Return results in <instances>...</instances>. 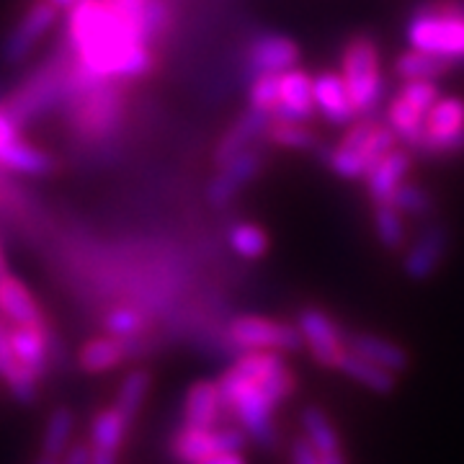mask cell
<instances>
[{"mask_svg": "<svg viewBox=\"0 0 464 464\" xmlns=\"http://www.w3.org/2000/svg\"><path fill=\"white\" fill-rule=\"evenodd\" d=\"M413 150L400 148L398 145L392 152H387L364 181L366 194H369L372 204H387V201L392 199V194L398 191L402 183L408 181V176L413 170Z\"/></svg>", "mask_w": 464, "mask_h": 464, "instance_id": "obj_20", "label": "cell"}, {"mask_svg": "<svg viewBox=\"0 0 464 464\" xmlns=\"http://www.w3.org/2000/svg\"><path fill=\"white\" fill-rule=\"evenodd\" d=\"M63 116L72 140L83 148H101L124 127L127 85L96 78L72 60Z\"/></svg>", "mask_w": 464, "mask_h": 464, "instance_id": "obj_2", "label": "cell"}, {"mask_svg": "<svg viewBox=\"0 0 464 464\" xmlns=\"http://www.w3.org/2000/svg\"><path fill=\"white\" fill-rule=\"evenodd\" d=\"M320 464H346V457H343V451L328 454V457H320Z\"/></svg>", "mask_w": 464, "mask_h": 464, "instance_id": "obj_42", "label": "cell"}, {"mask_svg": "<svg viewBox=\"0 0 464 464\" xmlns=\"http://www.w3.org/2000/svg\"><path fill=\"white\" fill-rule=\"evenodd\" d=\"M227 243L246 261H258L271 248L268 232L264 227H258V225H253V222H235L227 230Z\"/></svg>", "mask_w": 464, "mask_h": 464, "instance_id": "obj_34", "label": "cell"}, {"mask_svg": "<svg viewBox=\"0 0 464 464\" xmlns=\"http://www.w3.org/2000/svg\"><path fill=\"white\" fill-rule=\"evenodd\" d=\"M50 3H54V5H57L60 11H70V8H72V5H75L78 0H50Z\"/></svg>", "mask_w": 464, "mask_h": 464, "instance_id": "obj_44", "label": "cell"}, {"mask_svg": "<svg viewBox=\"0 0 464 464\" xmlns=\"http://www.w3.org/2000/svg\"><path fill=\"white\" fill-rule=\"evenodd\" d=\"M302 431H304V439L315 447L317 457H328V454L343 451L341 436L331 423V418L317 405H310V408L302 411Z\"/></svg>", "mask_w": 464, "mask_h": 464, "instance_id": "obj_30", "label": "cell"}, {"mask_svg": "<svg viewBox=\"0 0 464 464\" xmlns=\"http://www.w3.org/2000/svg\"><path fill=\"white\" fill-rule=\"evenodd\" d=\"M398 145V137L387 127V121L359 119L335 145L325 148L323 160L333 170V176L343 181H366L374 166Z\"/></svg>", "mask_w": 464, "mask_h": 464, "instance_id": "obj_5", "label": "cell"}, {"mask_svg": "<svg viewBox=\"0 0 464 464\" xmlns=\"http://www.w3.org/2000/svg\"><path fill=\"white\" fill-rule=\"evenodd\" d=\"M317 114L315 96H313V75L302 67L286 70L279 75V106L274 121H295L310 124Z\"/></svg>", "mask_w": 464, "mask_h": 464, "instance_id": "obj_17", "label": "cell"}, {"mask_svg": "<svg viewBox=\"0 0 464 464\" xmlns=\"http://www.w3.org/2000/svg\"><path fill=\"white\" fill-rule=\"evenodd\" d=\"M356 119H377L387 99V78L380 44L369 34L351 36L341 52V70Z\"/></svg>", "mask_w": 464, "mask_h": 464, "instance_id": "obj_6", "label": "cell"}, {"mask_svg": "<svg viewBox=\"0 0 464 464\" xmlns=\"http://www.w3.org/2000/svg\"><path fill=\"white\" fill-rule=\"evenodd\" d=\"M299 52L297 42L289 39L286 34L276 32H258L248 36L243 54H240V72L250 83L253 78L261 75H282L286 70L299 67Z\"/></svg>", "mask_w": 464, "mask_h": 464, "instance_id": "obj_10", "label": "cell"}, {"mask_svg": "<svg viewBox=\"0 0 464 464\" xmlns=\"http://www.w3.org/2000/svg\"><path fill=\"white\" fill-rule=\"evenodd\" d=\"M101 325L106 328V335H114V338H145V331L150 328L148 315L137 307H114L109 310Z\"/></svg>", "mask_w": 464, "mask_h": 464, "instance_id": "obj_35", "label": "cell"}, {"mask_svg": "<svg viewBox=\"0 0 464 464\" xmlns=\"http://www.w3.org/2000/svg\"><path fill=\"white\" fill-rule=\"evenodd\" d=\"M289 459H292V464H320V457H317L315 447H313L304 436H297V439L289 444Z\"/></svg>", "mask_w": 464, "mask_h": 464, "instance_id": "obj_39", "label": "cell"}, {"mask_svg": "<svg viewBox=\"0 0 464 464\" xmlns=\"http://www.w3.org/2000/svg\"><path fill=\"white\" fill-rule=\"evenodd\" d=\"M266 142L274 148L295 150V152H317L320 158L328 148L320 140V134L310 130V124H295V121H271Z\"/></svg>", "mask_w": 464, "mask_h": 464, "instance_id": "obj_29", "label": "cell"}, {"mask_svg": "<svg viewBox=\"0 0 464 464\" xmlns=\"http://www.w3.org/2000/svg\"><path fill=\"white\" fill-rule=\"evenodd\" d=\"M266 168V155L261 145L235 155L225 166L217 168V176L207 186V201L215 209H225L227 204L237 199V194L256 181Z\"/></svg>", "mask_w": 464, "mask_h": 464, "instance_id": "obj_13", "label": "cell"}, {"mask_svg": "<svg viewBox=\"0 0 464 464\" xmlns=\"http://www.w3.org/2000/svg\"><path fill=\"white\" fill-rule=\"evenodd\" d=\"M313 96H315L317 114L333 127H351L353 121H359L341 72L335 70L317 72L313 78Z\"/></svg>", "mask_w": 464, "mask_h": 464, "instance_id": "obj_19", "label": "cell"}, {"mask_svg": "<svg viewBox=\"0 0 464 464\" xmlns=\"http://www.w3.org/2000/svg\"><path fill=\"white\" fill-rule=\"evenodd\" d=\"M24 132V127L18 124L14 114L5 109V103L0 101V150L5 148V145H11L14 140H18Z\"/></svg>", "mask_w": 464, "mask_h": 464, "instance_id": "obj_38", "label": "cell"}, {"mask_svg": "<svg viewBox=\"0 0 464 464\" xmlns=\"http://www.w3.org/2000/svg\"><path fill=\"white\" fill-rule=\"evenodd\" d=\"M454 152H464V99L441 96L426 116V130L418 155L447 158Z\"/></svg>", "mask_w": 464, "mask_h": 464, "instance_id": "obj_11", "label": "cell"}, {"mask_svg": "<svg viewBox=\"0 0 464 464\" xmlns=\"http://www.w3.org/2000/svg\"><path fill=\"white\" fill-rule=\"evenodd\" d=\"M132 429V420L111 408H101L91 418V433H88V447L91 451H101V454H114L119 457L121 449L127 444V436Z\"/></svg>", "mask_w": 464, "mask_h": 464, "instance_id": "obj_25", "label": "cell"}, {"mask_svg": "<svg viewBox=\"0 0 464 464\" xmlns=\"http://www.w3.org/2000/svg\"><path fill=\"white\" fill-rule=\"evenodd\" d=\"M372 225L374 235L387 250H400L408 246V225L405 215L392 204H374L372 207Z\"/></svg>", "mask_w": 464, "mask_h": 464, "instance_id": "obj_33", "label": "cell"}, {"mask_svg": "<svg viewBox=\"0 0 464 464\" xmlns=\"http://www.w3.org/2000/svg\"><path fill=\"white\" fill-rule=\"evenodd\" d=\"M387 204H392V207L400 209L405 217H418V219L431 217L433 209H436V201H433L431 191L411 181L402 183Z\"/></svg>", "mask_w": 464, "mask_h": 464, "instance_id": "obj_36", "label": "cell"}, {"mask_svg": "<svg viewBox=\"0 0 464 464\" xmlns=\"http://www.w3.org/2000/svg\"><path fill=\"white\" fill-rule=\"evenodd\" d=\"M201 464H248V459L243 457V451H232V454H219V457H212L207 462Z\"/></svg>", "mask_w": 464, "mask_h": 464, "instance_id": "obj_41", "label": "cell"}, {"mask_svg": "<svg viewBox=\"0 0 464 464\" xmlns=\"http://www.w3.org/2000/svg\"><path fill=\"white\" fill-rule=\"evenodd\" d=\"M271 116L258 111L248 106L243 114H237L232 119V124L222 132V137L217 140L215 145V166H225L227 160H232L235 155L246 152V150L256 148V145H264L268 127H271Z\"/></svg>", "mask_w": 464, "mask_h": 464, "instance_id": "obj_15", "label": "cell"}, {"mask_svg": "<svg viewBox=\"0 0 464 464\" xmlns=\"http://www.w3.org/2000/svg\"><path fill=\"white\" fill-rule=\"evenodd\" d=\"M225 338L232 351H299L304 348V338L297 325L261 315H237L227 323Z\"/></svg>", "mask_w": 464, "mask_h": 464, "instance_id": "obj_7", "label": "cell"}, {"mask_svg": "<svg viewBox=\"0 0 464 464\" xmlns=\"http://www.w3.org/2000/svg\"><path fill=\"white\" fill-rule=\"evenodd\" d=\"M248 436L240 426L225 423L219 429H188L181 426L170 436L168 451L173 462L179 464H201L219 454H232V451H246Z\"/></svg>", "mask_w": 464, "mask_h": 464, "instance_id": "obj_8", "label": "cell"}, {"mask_svg": "<svg viewBox=\"0 0 464 464\" xmlns=\"http://www.w3.org/2000/svg\"><path fill=\"white\" fill-rule=\"evenodd\" d=\"M227 411L222 402L219 384L212 380L194 382L186 390L181 405V426L188 429H219L227 423Z\"/></svg>", "mask_w": 464, "mask_h": 464, "instance_id": "obj_18", "label": "cell"}, {"mask_svg": "<svg viewBox=\"0 0 464 464\" xmlns=\"http://www.w3.org/2000/svg\"><path fill=\"white\" fill-rule=\"evenodd\" d=\"M72 433H75V415H72V411H67V408L52 411V415L47 418V426H44V433H42L39 454L63 459L72 447Z\"/></svg>", "mask_w": 464, "mask_h": 464, "instance_id": "obj_31", "label": "cell"}, {"mask_svg": "<svg viewBox=\"0 0 464 464\" xmlns=\"http://www.w3.org/2000/svg\"><path fill=\"white\" fill-rule=\"evenodd\" d=\"M346 343L353 353L364 356L366 362H372V364H380L384 369H390L392 374H402L411 366V356H408L405 348L395 343V341H390V338L374 335V333H346Z\"/></svg>", "mask_w": 464, "mask_h": 464, "instance_id": "obj_23", "label": "cell"}, {"mask_svg": "<svg viewBox=\"0 0 464 464\" xmlns=\"http://www.w3.org/2000/svg\"><path fill=\"white\" fill-rule=\"evenodd\" d=\"M338 372L346 374L348 380H353L356 384L366 387L369 392H377V395H392L395 387H398V374H392V372L384 369V366L366 362L364 356L353 353L351 348H348V353L343 356Z\"/></svg>", "mask_w": 464, "mask_h": 464, "instance_id": "obj_27", "label": "cell"}, {"mask_svg": "<svg viewBox=\"0 0 464 464\" xmlns=\"http://www.w3.org/2000/svg\"><path fill=\"white\" fill-rule=\"evenodd\" d=\"M5 331H8V328H5V323H3V317H0V335H3Z\"/></svg>", "mask_w": 464, "mask_h": 464, "instance_id": "obj_46", "label": "cell"}, {"mask_svg": "<svg viewBox=\"0 0 464 464\" xmlns=\"http://www.w3.org/2000/svg\"><path fill=\"white\" fill-rule=\"evenodd\" d=\"M0 380L21 405H32L34 400L39 398V382L42 380L18 364L14 348L8 343V331L0 335Z\"/></svg>", "mask_w": 464, "mask_h": 464, "instance_id": "obj_26", "label": "cell"}, {"mask_svg": "<svg viewBox=\"0 0 464 464\" xmlns=\"http://www.w3.org/2000/svg\"><path fill=\"white\" fill-rule=\"evenodd\" d=\"M63 11L50 0L32 3L18 21L8 29L3 44H0V60L8 67H18L32 57L36 47L47 39V34L57 26Z\"/></svg>", "mask_w": 464, "mask_h": 464, "instance_id": "obj_9", "label": "cell"}, {"mask_svg": "<svg viewBox=\"0 0 464 464\" xmlns=\"http://www.w3.org/2000/svg\"><path fill=\"white\" fill-rule=\"evenodd\" d=\"M0 317L11 325L44 328V313L39 302L34 299L29 286L14 274L0 279Z\"/></svg>", "mask_w": 464, "mask_h": 464, "instance_id": "obj_21", "label": "cell"}, {"mask_svg": "<svg viewBox=\"0 0 464 464\" xmlns=\"http://www.w3.org/2000/svg\"><path fill=\"white\" fill-rule=\"evenodd\" d=\"M411 50L429 52L454 65L464 63V0H426L405 24Z\"/></svg>", "mask_w": 464, "mask_h": 464, "instance_id": "obj_4", "label": "cell"}, {"mask_svg": "<svg viewBox=\"0 0 464 464\" xmlns=\"http://www.w3.org/2000/svg\"><path fill=\"white\" fill-rule=\"evenodd\" d=\"M150 387H152V380H150V372L145 369H132L121 384H119V390H116V398H114V408L119 413L124 415V418H130V420H137V415L142 413V408H145V400L150 395Z\"/></svg>", "mask_w": 464, "mask_h": 464, "instance_id": "obj_32", "label": "cell"}, {"mask_svg": "<svg viewBox=\"0 0 464 464\" xmlns=\"http://www.w3.org/2000/svg\"><path fill=\"white\" fill-rule=\"evenodd\" d=\"M60 464H91V447L83 444V441L81 444H72Z\"/></svg>", "mask_w": 464, "mask_h": 464, "instance_id": "obj_40", "label": "cell"}, {"mask_svg": "<svg viewBox=\"0 0 464 464\" xmlns=\"http://www.w3.org/2000/svg\"><path fill=\"white\" fill-rule=\"evenodd\" d=\"M70 70H72V54L63 39V47L50 54L42 65L34 67L14 88V93L3 101L5 109L14 114L21 127H29L42 116L63 111L70 88Z\"/></svg>", "mask_w": 464, "mask_h": 464, "instance_id": "obj_3", "label": "cell"}, {"mask_svg": "<svg viewBox=\"0 0 464 464\" xmlns=\"http://www.w3.org/2000/svg\"><path fill=\"white\" fill-rule=\"evenodd\" d=\"M8 276V261H5V250H3V243H0V279Z\"/></svg>", "mask_w": 464, "mask_h": 464, "instance_id": "obj_43", "label": "cell"}, {"mask_svg": "<svg viewBox=\"0 0 464 464\" xmlns=\"http://www.w3.org/2000/svg\"><path fill=\"white\" fill-rule=\"evenodd\" d=\"M0 168L16 176H29V179H44L57 170V160L47 150L36 148L29 140L18 137L11 145L0 150Z\"/></svg>", "mask_w": 464, "mask_h": 464, "instance_id": "obj_24", "label": "cell"}, {"mask_svg": "<svg viewBox=\"0 0 464 464\" xmlns=\"http://www.w3.org/2000/svg\"><path fill=\"white\" fill-rule=\"evenodd\" d=\"M451 248V232L444 222H429L423 230L408 243L402 271L413 282H429L433 274L447 261Z\"/></svg>", "mask_w": 464, "mask_h": 464, "instance_id": "obj_14", "label": "cell"}, {"mask_svg": "<svg viewBox=\"0 0 464 464\" xmlns=\"http://www.w3.org/2000/svg\"><path fill=\"white\" fill-rule=\"evenodd\" d=\"M145 353V338H114V335H99L91 338L78 351V366L85 374H103L121 366L127 359Z\"/></svg>", "mask_w": 464, "mask_h": 464, "instance_id": "obj_16", "label": "cell"}, {"mask_svg": "<svg viewBox=\"0 0 464 464\" xmlns=\"http://www.w3.org/2000/svg\"><path fill=\"white\" fill-rule=\"evenodd\" d=\"M63 459H54V457H44V454H39V459H36V464H60Z\"/></svg>", "mask_w": 464, "mask_h": 464, "instance_id": "obj_45", "label": "cell"}, {"mask_svg": "<svg viewBox=\"0 0 464 464\" xmlns=\"http://www.w3.org/2000/svg\"><path fill=\"white\" fill-rule=\"evenodd\" d=\"M248 106L274 119L279 106V75H261L248 83Z\"/></svg>", "mask_w": 464, "mask_h": 464, "instance_id": "obj_37", "label": "cell"}, {"mask_svg": "<svg viewBox=\"0 0 464 464\" xmlns=\"http://www.w3.org/2000/svg\"><path fill=\"white\" fill-rule=\"evenodd\" d=\"M65 44L85 72L130 85L148 78L158 50L111 0H78L65 21Z\"/></svg>", "mask_w": 464, "mask_h": 464, "instance_id": "obj_1", "label": "cell"}, {"mask_svg": "<svg viewBox=\"0 0 464 464\" xmlns=\"http://www.w3.org/2000/svg\"><path fill=\"white\" fill-rule=\"evenodd\" d=\"M392 70L402 83H408V81H439L454 70V63L441 60V57L429 54V52L408 50L395 57Z\"/></svg>", "mask_w": 464, "mask_h": 464, "instance_id": "obj_28", "label": "cell"}, {"mask_svg": "<svg viewBox=\"0 0 464 464\" xmlns=\"http://www.w3.org/2000/svg\"><path fill=\"white\" fill-rule=\"evenodd\" d=\"M8 343L14 348V356L24 369H29L34 377L44 380L50 369L52 338L47 328H26V325H11L8 328Z\"/></svg>", "mask_w": 464, "mask_h": 464, "instance_id": "obj_22", "label": "cell"}, {"mask_svg": "<svg viewBox=\"0 0 464 464\" xmlns=\"http://www.w3.org/2000/svg\"><path fill=\"white\" fill-rule=\"evenodd\" d=\"M297 328L304 338V348L310 351L317 364L338 372L343 356L348 353L346 333L341 331V325L328 313L317 307H304L297 315Z\"/></svg>", "mask_w": 464, "mask_h": 464, "instance_id": "obj_12", "label": "cell"}]
</instances>
